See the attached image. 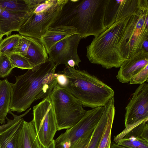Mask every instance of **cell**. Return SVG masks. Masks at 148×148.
Instances as JSON below:
<instances>
[{
	"instance_id": "6da1fadb",
	"label": "cell",
	"mask_w": 148,
	"mask_h": 148,
	"mask_svg": "<svg viewBox=\"0 0 148 148\" xmlns=\"http://www.w3.org/2000/svg\"><path fill=\"white\" fill-rule=\"evenodd\" d=\"M147 7L143 2L138 7H119L115 22L87 46L89 61L106 69L119 68L143 49V43L148 40V25L141 15Z\"/></svg>"
},
{
	"instance_id": "7a4b0ae2",
	"label": "cell",
	"mask_w": 148,
	"mask_h": 148,
	"mask_svg": "<svg viewBox=\"0 0 148 148\" xmlns=\"http://www.w3.org/2000/svg\"><path fill=\"white\" fill-rule=\"evenodd\" d=\"M57 66L49 58L37 68L16 76L10 106L12 112L20 113L35 101L49 97L57 84Z\"/></svg>"
},
{
	"instance_id": "3957f363",
	"label": "cell",
	"mask_w": 148,
	"mask_h": 148,
	"mask_svg": "<svg viewBox=\"0 0 148 148\" xmlns=\"http://www.w3.org/2000/svg\"><path fill=\"white\" fill-rule=\"evenodd\" d=\"M58 73L65 77L64 83L61 86L80 101L83 106L92 109L104 107L114 97V91L111 88L85 70L66 66Z\"/></svg>"
},
{
	"instance_id": "277c9868",
	"label": "cell",
	"mask_w": 148,
	"mask_h": 148,
	"mask_svg": "<svg viewBox=\"0 0 148 148\" xmlns=\"http://www.w3.org/2000/svg\"><path fill=\"white\" fill-rule=\"evenodd\" d=\"M67 0H38L18 32L22 36L40 39L56 20Z\"/></svg>"
},
{
	"instance_id": "5b68a950",
	"label": "cell",
	"mask_w": 148,
	"mask_h": 148,
	"mask_svg": "<svg viewBox=\"0 0 148 148\" xmlns=\"http://www.w3.org/2000/svg\"><path fill=\"white\" fill-rule=\"evenodd\" d=\"M50 97L58 131L71 128L80 121L86 112L81 103L57 84Z\"/></svg>"
},
{
	"instance_id": "8992f818",
	"label": "cell",
	"mask_w": 148,
	"mask_h": 148,
	"mask_svg": "<svg viewBox=\"0 0 148 148\" xmlns=\"http://www.w3.org/2000/svg\"><path fill=\"white\" fill-rule=\"evenodd\" d=\"M33 119L37 136L42 148H47L53 140L57 125L53 103L49 97L33 108Z\"/></svg>"
},
{
	"instance_id": "52a82bcc",
	"label": "cell",
	"mask_w": 148,
	"mask_h": 148,
	"mask_svg": "<svg viewBox=\"0 0 148 148\" xmlns=\"http://www.w3.org/2000/svg\"><path fill=\"white\" fill-rule=\"evenodd\" d=\"M104 110L101 106L86 111L77 123L55 140V148H69L79 138L92 134Z\"/></svg>"
},
{
	"instance_id": "ba28073f",
	"label": "cell",
	"mask_w": 148,
	"mask_h": 148,
	"mask_svg": "<svg viewBox=\"0 0 148 148\" xmlns=\"http://www.w3.org/2000/svg\"><path fill=\"white\" fill-rule=\"evenodd\" d=\"M83 38L75 34L68 36L56 43L49 51V58L57 66L65 64L75 69L79 66L81 62L77 53V47L81 40Z\"/></svg>"
},
{
	"instance_id": "9c48e42d",
	"label": "cell",
	"mask_w": 148,
	"mask_h": 148,
	"mask_svg": "<svg viewBox=\"0 0 148 148\" xmlns=\"http://www.w3.org/2000/svg\"><path fill=\"white\" fill-rule=\"evenodd\" d=\"M125 128L148 121V84H140L125 108Z\"/></svg>"
},
{
	"instance_id": "30bf717a",
	"label": "cell",
	"mask_w": 148,
	"mask_h": 148,
	"mask_svg": "<svg viewBox=\"0 0 148 148\" xmlns=\"http://www.w3.org/2000/svg\"><path fill=\"white\" fill-rule=\"evenodd\" d=\"M30 108L23 114L17 115L10 110L8 113L13 117V119L6 118L7 123L0 125L1 148H16L20 131L24 121L22 117L31 110Z\"/></svg>"
},
{
	"instance_id": "8fae6325",
	"label": "cell",
	"mask_w": 148,
	"mask_h": 148,
	"mask_svg": "<svg viewBox=\"0 0 148 148\" xmlns=\"http://www.w3.org/2000/svg\"><path fill=\"white\" fill-rule=\"evenodd\" d=\"M147 65L148 52L143 49L123 62L116 78L122 83H128L132 77Z\"/></svg>"
},
{
	"instance_id": "7c38bea8",
	"label": "cell",
	"mask_w": 148,
	"mask_h": 148,
	"mask_svg": "<svg viewBox=\"0 0 148 148\" xmlns=\"http://www.w3.org/2000/svg\"><path fill=\"white\" fill-rule=\"evenodd\" d=\"M31 13L5 10L0 14V31L8 36L13 31L18 32Z\"/></svg>"
},
{
	"instance_id": "4fadbf2b",
	"label": "cell",
	"mask_w": 148,
	"mask_h": 148,
	"mask_svg": "<svg viewBox=\"0 0 148 148\" xmlns=\"http://www.w3.org/2000/svg\"><path fill=\"white\" fill-rule=\"evenodd\" d=\"M77 34L75 28L60 25L49 27L39 39L45 46L47 53L51 48L56 43L68 36Z\"/></svg>"
},
{
	"instance_id": "5bb4252c",
	"label": "cell",
	"mask_w": 148,
	"mask_h": 148,
	"mask_svg": "<svg viewBox=\"0 0 148 148\" xmlns=\"http://www.w3.org/2000/svg\"><path fill=\"white\" fill-rule=\"evenodd\" d=\"M16 148H42L37 137L33 119L29 122L24 121Z\"/></svg>"
},
{
	"instance_id": "9a60e30c",
	"label": "cell",
	"mask_w": 148,
	"mask_h": 148,
	"mask_svg": "<svg viewBox=\"0 0 148 148\" xmlns=\"http://www.w3.org/2000/svg\"><path fill=\"white\" fill-rule=\"evenodd\" d=\"M30 44L25 56L28 59L33 67H38L49 58L46 48L39 39L28 37Z\"/></svg>"
},
{
	"instance_id": "2e32d148",
	"label": "cell",
	"mask_w": 148,
	"mask_h": 148,
	"mask_svg": "<svg viewBox=\"0 0 148 148\" xmlns=\"http://www.w3.org/2000/svg\"><path fill=\"white\" fill-rule=\"evenodd\" d=\"M13 84L7 79L0 80V123H5L7 115L10 109Z\"/></svg>"
},
{
	"instance_id": "e0dca14e",
	"label": "cell",
	"mask_w": 148,
	"mask_h": 148,
	"mask_svg": "<svg viewBox=\"0 0 148 148\" xmlns=\"http://www.w3.org/2000/svg\"><path fill=\"white\" fill-rule=\"evenodd\" d=\"M110 105L107 121L97 148H110L111 133L115 109L114 97L110 99Z\"/></svg>"
},
{
	"instance_id": "ac0fdd59",
	"label": "cell",
	"mask_w": 148,
	"mask_h": 148,
	"mask_svg": "<svg viewBox=\"0 0 148 148\" xmlns=\"http://www.w3.org/2000/svg\"><path fill=\"white\" fill-rule=\"evenodd\" d=\"M129 136L134 137L148 141V121L143 122L127 129H125L115 137L114 141L117 143L123 137Z\"/></svg>"
},
{
	"instance_id": "d6986e66",
	"label": "cell",
	"mask_w": 148,
	"mask_h": 148,
	"mask_svg": "<svg viewBox=\"0 0 148 148\" xmlns=\"http://www.w3.org/2000/svg\"><path fill=\"white\" fill-rule=\"evenodd\" d=\"M110 99L104 106L102 115L95 128L88 148H97L107 119L110 105Z\"/></svg>"
},
{
	"instance_id": "ffe728a7",
	"label": "cell",
	"mask_w": 148,
	"mask_h": 148,
	"mask_svg": "<svg viewBox=\"0 0 148 148\" xmlns=\"http://www.w3.org/2000/svg\"><path fill=\"white\" fill-rule=\"evenodd\" d=\"M0 7L18 12L31 13L32 11L30 0H0Z\"/></svg>"
},
{
	"instance_id": "44dd1931",
	"label": "cell",
	"mask_w": 148,
	"mask_h": 148,
	"mask_svg": "<svg viewBox=\"0 0 148 148\" xmlns=\"http://www.w3.org/2000/svg\"><path fill=\"white\" fill-rule=\"evenodd\" d=\"M8 57L13 68L32 69L33 67L28 58L18 53L11 52L6 54Z\"/></svg>"
},
{
	"instance_id": "7402d4cb",
	"label": "cell",
	"mask_w": 148,
	"mask_h": 148,
	"mask_svg": "<svg viewBox=\"0 0 148 148\" xmlns=\"http://www.w3.org/2000/svg\"><path fill=\"white\" fill-rule=\"evenodd\" d=\"M19 34H13L7 36L0 41V53L7 54L11 52L20 38Z\"/></svg>"
},
{
	"instance_id": "603a6c76",
	"label": "cell",
	"mask_w": 148,
	"mask_h": 148,
	"mask_svg": "<svg viewBox=\"0 0 148 148\" xmlns=\"http://www.w3.org/2000/svg\"><path fill=\"white\" fill-rule=\"evenodd\" d=\"M117 144L129 148H148V141L133 136L124 137Z\"/></svg>"
},
{
	"instance_id": "cb8c5ba5",
	"label": "cell",
	"mask_w": 148,
	"mask_h": 148,
	"mask_svg": "<svg viewBox=\"0 0 148 148\" xmlns=\"http://www.w3.org/2000/svg\"><path fill=\"white\" fill-rule=\"evenodd\" d=\"M13 69L7 56L0 53V77L4 78L8 76Z\"/></svg>"
},
{
	"instance_id": "d4e9b609",
	"label": "cell",
	"mask_w": 148,
	"mask_h": 148,
	"mask_svg": "<svg viewBox=\"0 0 148 148\" xmlns=\"http://www.w3.org/2000/svg\"><path fill=\"white\" fill-rule=\"evenodd\" d=\"M30 44L28 37L21 35L20 40L11 52L19 53L25 56Z\"/></svg>"
},
{
	"instance_id": "484cf974",
	"label": "cell",
	"mask_w": 148,
	"mask_h": 148,
	"mask_svg": "<svg viewBox=\"0 0 148 148\" xmlns=\"http://www.w3.org/2000/svg\"><path fill=\"white\" fill-rule=\"evenodd\" d=\"M148 65L131 78L130 84H142L146 81L148 82Z\"/></svg>"
},
{
	"instance_id": "4316f807",
	"label": "cell",
	"mask_w": 148,
	"mask_h": 148,
	"mask_svg": "<svg viewBox=\"0 0 148 148\" xmlns=\"http://www.w3.org/2000/svg\"><path fill=\"white\" fill-rule=\"evenodd\" d=\"M110 148H129L117 144L115 143H113L111 145Z\"/></svg>"
},
{
	"instance_id": "83f0119b",
	"label": "cell",
	"mask_w": 148,
	"mask_h": 148,
	"mask_svg": "<svg viewBox=\"0 0 148 148\" xmlns=\"http://www.w3.org/2000/svg\"><path fill=\"white\" fill-rule=\"evenodd\" d=\"M47 148H55V140H53Z\"/></svg>"
},
{
	"instance_id": "f1b7e54d",
	"label": "cell",
	"mask_w": 148,
	"mask_h": 148,
	"mask_svg": "<svg viewBox=\"0 0 148 148\" xmlns=\"http://www.w3.org/2000/svg\"><path fill=\"white\" fill-rule=\"evenodd\" d=\"M4 35H5L0 31V41L2 39Z\"/></svg>"
},
{
	"instance_id": "f546056e",
	"label": "cell",
	"mask_w": 148,
	"mask_h": 148,
	"mask_svg": "<svg viewBox=\"0 0 148 148\" xmlns=\"http://www.w3.org/2000/svg\"><path fill=\"white\" fill-rule=\"evenodd\" d=\"M5 10L4 8L0 7V14L1 13Z\"/></svg>"
},
{
	"instance_id": "4dcf8cb0",
	"label": "cell",
	"mask_w": 148,
	"mask_h": 148,
	"mask_svg": "<svg viewBox=\"0 0 148 148\" xmlns=\"http://www.w3.org/2000/svg\"><path fill=\"white\" fill-rule=\"evenodd\" d=\"M0 148H1V146H0Z\"/></svg>"
}]
</instances>
